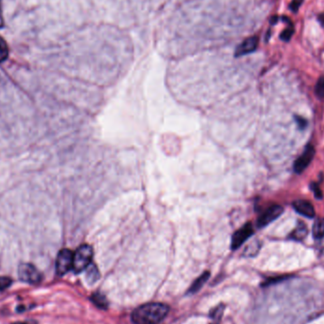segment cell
Here are the masks:
<instances>
[{"label":"cell","mask_w":324,"mask_h":324,"mask_svg":"<svg viewBox=\"0 0 324 324\" xmlns=\"http://www.w3.org/2000/svg\"><path fill=\"white\" fill-rule=\"evenodd\" d=\"M308 234V228L302 222H299L298 226L291 232L289 238L295 241L303 240Z\"/></svg>","instance_id":"cell-10"},{"label":"cell","mask_w":324,"mask_h":324,"mask_svg":"<svg viewBox=\"0 0 324 324\" xmlns=\"http://www.w3.org/2000/svg\"><path fill=\"white\" fill-rule=\"evenodd\" d=\"M312 234L315 239H323L324 237V218H319L314 223Z\"/></svg>","instance_id":"cell-11"},{"label":"cell","mask_w":324,"mask_h":324,"mask_svg":"<svg viewBox=\"0 0 324 324\" xmlns=\"http://www.w3.org/2000/svg\"><path fill=\"white\" fill-rule=\"evenodd\" d=\"M209 278H210V272L209 271H205L204 273L201 276L198 277L194 281V283L192 284V287L189 289V293H195L199 289H201V288L204 286L205 283L209 280Z\"/></svg>","instance_id":"cell-12"},{"label":"cell","mask_w":324,"mask_h":324,"mask_svg":"<svg viewBox=\"0 0 324 324\" xmlns=\"http://www.w3.org/2000/svg\"><path fill=\"white\" fill-rule=\"evenodd\" d=\"M292 205L294 210L301 216L307 218H313L316 215L313 205L307 200H295Z\"/></svg>","instance_id":"cell-9"},{"label":"cell","mask_w":324,"mask_h":324,"mask_svg":"<svg viewBox=\"0 0 324 324\" xmlns=\"http://www.w3.org/2000/svg\"><path fill=\"white\" fill-rule=\"evenodd\" d=\"M253 233H254V230H253V227L251 223H247L242 228L236 230L233 233L232 238H231V245H230L231 250L235 251V250L239 249L246 241L252 237Z\"/></svg>","instance_id":"cell-6"},{"label":"cell","mask_w":324,"mask_h":324,"mask_svg":"<svg viewBox=\"0 0 324 324\" xmlns=\"http://www.w3.org/2000/svg\"><path fill=\"white\" fill-rule=\"evenodd\" d=\"M168 305L159 302H150L136 308L132 313L135 324H158L168 315Z\"/></svg>","instance_id":"cell-1"},{"label":"cell","mask_w":324,"mask_h":324,"mask_svg":"<svg viewBox=\"0 0 324 324\" xmlns=\"http://www.w3.org/2000/svg\"><path fill=\"white\" fill-rule=\"evenodd\" d=\"M314 156H315V148L311 144H308L305 147L303 153L294 162L293 168H294L295 173L301 174L305 169L309 166V164L311 163V161L314 158Z\"/></svg>","instance_id":"cell-7"},{"label":"cell","mask_w":324,"mask_h":324,"mask_svg":"<svg viewBox=\"0 0 324 324\" xmlns=\"http://www.w3.org/2000/svg\"><path fill=\"white\" fill-rule=\"evenodd\" d=\"M223 312H224V305L220 304L218 305L216 308H215L212 313H211V316L213 317V319L215 320H220V318L222 317L223 315Z\"/></svg>","instance_id":"cell-20"},{"label":"cell","mask_w":324,"mask_h":324,"mask_svg":"<svg viewBox=\"0 0 324 324\" xmlns=\"http://www.w3.org/2000/svg\"><path fill=\"white\" fill-rule=\"evenodd\" d=\"M9 49L5 40L0 36V63L4 62L8 58Z\"/></svg>","instance_id":"cell-14"},{"label":"cell","mask_w":324,"mask_h":324,"mask_svg":"<svg viewBox=\"0 0 324 324\" xmlns=\"http://www.w3.org/2000/svg\"><path fill=\"white\" fill-rule=\"evenodd\" d=\"M19 279L30 285H37L42 281V274L34 264H22L18 267Z\"/></svg>","instance_id":"cell-3"},{"label":"cell","mask_w":324,"mask_h":324,"mask_svg":"<svg viewBox=\"0 0 324 324\" xmlns=\"http://www.w3.org/2000/svg\"><path fill=\"white\" fill-rule=\"evenodd\" d=\"M258 42H259V39L256 36H253V37H250V38L246 39L244 42L241 43L239 47L236 48L235 56L236 57H241V56L252 53L258 47Z\"/></svg>","instance_id":"cell-8"},{"label":"cell","mask_w":324,"mask_h":324,"mask_svg":"<svg viewBox=\"0 0 324 324\" xmlns=\"http://www.w3.org/2000/svg\"><path fill=\"white\" fill-rule=\"evenodd\" d=\"M74 253L68 249L62 250L56 259V272L59 276L66 275L73 267Z\"/></svg>","instance_id":"cell-4"},{"label":"cell","mask_w":324,"mask_h":324,"mask_svg":"<svg viewBox=\"0 0 324 324\" xmlns=\"http://www.w3.org/2000/svg\"><path fill=\"white\" fill-rule=\"evenodd\" d=\"M310 187H311V190L314 192L315 197H316L317 199H322V198L324 197L323 192H322V190L320 189L319 184H317V183H312Z\"/></svg>","instance_id":"cell-21"},{"label":"cell","mask_w":324,"mask_h":324,"mask_svg":"<svg viewBox=\"0 0 324 324\" xmlns=\"http://www.w3.org/2000/svg\"><path fill=\"white\" fill-rule=\"evenodd\" d=\"M315 92L320 99L324 100V77L320 78L319 81L317 82L316 87H315Z\"/></svg>","instance_id":"cell-17"},{"label":"cell","mask_w":324,"mask_h":324,"mask_svg":"<svg viewBox=\"0 0 324 324\" xmlns=\"http://www.w3.org/2000/svg\"><path fill=\"white\" fill-rule=\"evenodd\" d=\"M293 34H294V28H293V25H290L281 34V39L284 41H289L293 36Z\"/></svg>","instance_id":"cell-18"},{"label":"cell","mask_w":324,"mask_h":324,"mask_svg":"<svg viewBox=\"0 0 324 324\" xmlns=\"http://www.w3.org/2000/svg\"><path fill=\"white\" fill-rule=\"evenodd\" d=\"M217 324V323H215V324Z\"/></svg>","instance_id":"cell-27"},{"label":"cell","mask_w":324,"mask_h":324,"mask_svg":"<svg viewBox=\"0 0 324 324\" xmlns=\"http://www.w3.org/2000/svg\"><path fill=\"white\" fill-rule=\"evenodd\" d=\"M93 250L89 245H82L77 249L73 255V271L81 273L86 269L92 261Z\"/></svg>","instance_id":"cell-2"},{"label":"cell","mask_w":324,"mask_h":324,"mask_svg":"<svg viewBox=\"0 0 324 324\" xmlns=\"http://www.w3.org/2000/svg\"><path fill=\"white\" fill-rule=\"evenodd\" d=\"M303 0H292L291 3H290V10L292 12H298V10L300 9V5L302 4Z\"/></svg>","instance_id":"cell-22"},{"label":"cell","mask_w":324,"mask_h":324,"mask_svg":"<svg viewBox=\"0 0 324 324\" xmlns=\"http://www.w3.org/2000/svg\"><path fill=\"white\" fill-rule=\"evenodd\" d=\"M91 300L96 305L97 307H99L101 309H107L108 308V300H107L106 297L103 294H100V293H94V294H92Z\"/></svg>","instance_id":"cell-13"},{"label":"cell","mask_w":324,"mask_h":324,"mask_svg":"<svg viewBox=\"0 0 324 324\" xmlns=\"http://www.w3.org/2000/svg\"><path fill=\"white\" fill-rule=\"evenodd\" d=\"M12 281L9 277L0 276V291H3L12 286Z\"/></svg>","instance_id":"cell-19"},{"label":"cell","mask_w":324,"mask_h":324,"mask_svg":"<svg viewBox=\"0 0 324 324\" xmlns=\"http://www.w3.org/2000/svg\"><path fill=\"white\" fill-rule=\"evenodd\" d=\"M4 26V18H3V11H2V1L0 0V29Z\"/></svg>","instance_id":"cell-24"},{"label":"cell","mask_w":324,"mask_h":324,"mask_svg":"<svg viewBox=\"0 0 324 324\" xmlns=\"http://www.w3.org/2000/svg\"><path fill=\"white\" fill-rule=\"evenodd\" d=\"M88 270H87V280L90 282V283H95L97 280L99 279V272L97 270L96 266L95 265H91L90 267L88 266L87 267Z\"/></svg>","instance_id":"cell-16"},{"label":"cell","mask_w":324,"mask_h":324,"mask_svg":"<svg viewBox=\"0 0 324 324\" xmlns=\"http://www.w3.org/2000/svg\"><path fill=\"white\" fill-rule=\"evenodd\" d=\"M260 247H261V246H260L259 242H258V241H255V242L252 243V244L247 248V250L245 251V254H246L247 256H254V255H256V254L258 253V252H259Z\"/></svg>","instance_id":"cell-15"},{"label":"cell","mask_w":324,"mask_h":324,"mask_svg":"<svg viewBox=\"0 0 324 324\" xmlns=\"http://www.w3.org/2000/svg\"><path fill=\"white\" fill-rule=\"evenodd\" d=\"M37 324V323L35 322V321H28V322H23V323H16V324Z\"/></svg>","instance_id":"cell-26"},{"label":"cell","mask_w":324,"mask_h":324,"mask_svg":"<svg viewBox=\"0 0 324 324\" xmlns=\"http://www.w3.org/2000/svg\"><path fill=\"white\" fill-rule=\"evenodd\" d=\"M284 213V208L280 205H272L267 208L264 213L259 216L257 220V227L259 228H264L273 221H275Z\"/></svg>","instance_id":"cell-5"},{"label":"cell","mask_w":324,"mask_h":324,"mask_svg":"<svg viewBox=\"0 0 324 324\" xmlns=\"http://www.w3.org/2000/svg\"><path fill=\"white\" fill-rule=\"evenodd\" d=\"M319 21H320V23L323 25L324 27V13H322V14H320V16H319Z\"/></svg>","instance_id":"cell-25"},{"label":"cell","mask_w":324,"mask_h":324,"mask_svg":"<svg viewBox=\"0 0 324 324\" xmlns=\"http://www.w3.org/2000/svg\"><path fill=\"white\" fill-rule=\"evenodd\" d=\"M295 119H296V121L300 129H304L307 126V121L306 120H304L302 117H296Z\"/></svg>","instance_id":"cell-23"}]
</instances>
